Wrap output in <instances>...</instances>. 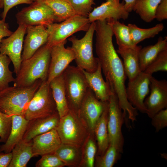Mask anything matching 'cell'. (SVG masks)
Listing matches in <instances>:
<instances>
[{"instance_id": "6da1fadb", "label": "cell", "mask_w": 167, "mask_h": 167, "mask_svg": "<svg viewBox=\"0 0 167 167\" xmlns=\"http://www.w3.org/2000/svg\"><path fill=\"white\" fill-rule=\"evenodd\" d=\"M95 32L97 58L106 81L110 85L112 91L117 95L125 117H128L129 119L134 122L138 113L127 99L125 85L127 76L123 63L113 44L112 30L109 24L102 23L96 25Z\"/></svg>"}, {"instance_id": "7a4b0ae2", "label": "cell", "mask_w": 167, "mask_h": 167, "mask_svg": "<svg viewBox=\"0 0 167 167\" xmlns=\"http://www.w3.org/2000/svg\"><path fill=\"white\" fill-rule=\"evenodd\" d=\"M51 48L45 44L31 57L22 61L14 86L26 87L31 86L38 79L42 82L47 81Z\"/></svg>"}, {"instance_id": "3957f363", "label": "cell", "mask_w": 167, "mask_h": 167, "mask_svg": "<svg viewBox=\"0 0 167 167\" xmlns=\"http://www.w3.org/2000/svg\"><path fill=\"white\" fill-rule=\"evenodd\" d=\"M42 82L38 79L29 86H9L0 91V111L10 116L24 117L31 101Z\"/></svg>"}, {"instance_id": "277c9868", "label": "cell", "mask_w": 167, "mask_h": 167, "mask_svg": "<svg viewBox=\"0 0 167 167\" xmlns=\"http://www.w3.org/2000/svg\"><path fill=\"white\" fill-rule=\"evenodd\" d=\"M56 130L62 143L80 147L91 134L78 112L70 110L60 118Z\"/></svg>"}, {"instance_id": "5b68a950", "label": "cell", "mask_w": 167, "mask_h": 167, "mask_svg": "<svg viewBox=\"0 0 167 167\" xmlns=\"http://www.w3.org/2000/svg\"><path fill=\"white\" fill-rule=\"evenodd\" d=\"M66 95L69 110L78 112L89 88L82 69L69 65L63 72Z\"/></svg>"}, {"instance_id": "8992f818", "label": "cell", "mask_w": 167, "mask_h": 167, "mask_svg": "<svg viewBox=\"0 0 167 167\" xmlns=\"http://www.w3.org/2000/svg\"><path fill=\"white\" fill-rule=\"evenodd\" d=\"M96 21L91 23L84 36L78 39L72 36L68 39L72 43L71 48L75 56L77 66L89 72L95 71L98 66L97 58L93 53V39L95 31Z\"/></svg>"}, {"instance_id": "52a82bcc", "label": "cell", "mask_w": 167, "mask_h": 167, "mask_svg": "<svg viewBox=\"0 0 167 167\" xmlns=\"http://www.w3.org/2000/svg\"><path fill=\"white\" fill-rule=\"evenodd\" d=\"M49 83L42 82L35 93L24 117L28 121L45 118L57 112Z\"/></svg>"}, {"instance_id": "ba28073f", "label": "cell", "mask_w": 167, "mask_h": 167, "mask_svg": "<svg viewBox=\"0 0 167 167\" xmlns=\"http://www.w3.org/2000/svg\"><path fill=\"white\" fill-rule=\"evenodd\" d=\"M90 24L88 17L78 15L61 23H54L47 27L48 37L46 44L51 47L66 41L67 38L76 32H87Z\"/></svg>"}, {"instance_id": "9c48e42d", "label": "cell", "mask_w": 167, "mask_h": 167, "mask_svg": "<svg viewBox=\"0 0 167 167\" xmlns=\"http://www.w3.org/2000/svg\"><path fill=\"white\" fill-rule=\"evenodd\" d=\"M15 16L19 25L26 27L42 25L47 28L56 22L53 10L44 0L34 2L28 6L23 8Z\"/></svg>"}, {"instance_id": "30bf717a", "label": "cell", "mask_w": 167, "mask_h": 167, "mask_svg": "<svg viewBox=\"0 0 167 167\" xmlns=\"http://www.w3.org/2000/svg\"><path fill=\"white\" fill-rule=\"evenodd\" d=\"M109 114L107 128L109 145L115 147L121 153L123 152L124 138L122 126L125 118L117 95L112 92L109 100Z\"/></svg>"}, {"instance_id": "8fae6325", "label": "cell", "mask_w": 167, "mask_h": 167, "mask_svg": "<svg viewBox=\"0 0 167 167\" xmlns=\"http://www.w3.org/2000/svg\"><path fill=\"white\" fill-rule=\"evenodd\" d=\"M109 101L97 99L89 88L78 111L80 116L86 122L90 133L94 135L96 125L103 112L108 105Z\"/></svg>"}, {"instance_id": "7c38bea8", "label": "cell", "mask_w": 167, "mask_h": 167, "mask_svg": "<svg viewBox=\"0 0 167 167\" xmlns=\"http://www.w3.org/2000/svg\"><path fill=\"white\" fill-rule=\"evenodd\" d=\"M152 75L141 72L131 80L129 81L126 88L127 99L130 104L137 110L146 113L144 101L149 92Z\"/></svg>"}, {"instance_id": "4fadbf2b", "label": "cell", "mask_w": 167, "mask_h": 167, "mask_svg": "<svg viewBox=\"0 0 167 167\" xmlns=\"http://www.w3.org/2000/svg\"><path fill=\"white\" fill-rule=\"evenodd\" d=\"M27 27L20 25L12 34L0 43V53L7 55L12 62L14 72L17 74L22 62L21 52Z\"/></svg>"}, {"instance_id": "5bb4252c", "label": "cell", "mask_w": 167, "mask_h": 167, "mask_svg": "<svg viewBox=\"0 0 167 167\" xmlns=\"http://www.w3.org/2000/svg\"><path fill=\"white\" fill-rule=\"evenodd\" d=\"M65 41L51 47L50 60L47 81L62 74L70 63L75 58V53L71 47H65Z\"/></svg>"}, {"instance_id": "9a60e30c", "label": "cell", "mask_w": 167, "mask_h": 167, "mask_svg": "<svg viewBox=\"0 0 167 167\" xmlns=\"http://www.w3.org/2000/svg\"><path fill=\"white\" fill-rule=\"evenodd\" d=\"M149 96L144 104L148 116L152 118L161 110L167 108V81L158 80L153 76L150 79Z\"/></svg>"}, {"instance_id": "2e32d148", "label": "cell", "mask_w": 167, "mask_h": 167, "mask_svg": "<svg viewBox=\"0 0 167 167\" xmlns=\"http://www.w3.org/2000/svg\"><path fill=\"white\" fill-rule=\"evenodd\" d=\"M120 0H107L95 8L88 16L90 23L110 19H127L129 13L125 9L124 1L120 2Z\"/></svg>"}, {"instance_id": "e0dca14e", "label": "cell", "mask_w": 167, "mask_h": 167, "mask_svg": "<svg viewBox=\"0 0 167 167\" xmlns=\"http://www.w3.org/2000/svg\"><path fill=\"white\" fill-rule=\"evenodd\" d=\"M27 35L24 40L22 61L31 57L48 41V33L47 28L42 25L27 27Z\"/></svg>"}, {"instance_id": "ac0fdd59", "label": "cell", "mask_w": 167, "mask_h": 167, "mask_svg": "<svg viewBox=\"0 0 167 167\" xmlns=\"http://www.w3.org/2000/svg\"><path fill=\"white\" fill-rule=\"evenodd\" d=\"M62 143L56 129L37 135L32 140L34 156L54 153Z\"/></svg>"}, {"instance_id": "d6986e66", "label": "cell", "mask_w": 167, "mask_h": 167, "mask_svg": "<svg viewBox=\"0 0 167 167\" xmlns=\"http://www.w3.org/2000/svg\"><path fill=\"white\" fill-rule=\"evenodd\" d=\"M60 118L58 112L49 116L37 118L29 121L23 140L30 141L35 136L56 129Z\"/></svg>"}, {"instance_id": "ffe728a7", "label": "cell", "mask_w": 167, "mask_h": 167, "mask_svg": "<svg viewBox=\"0 0 167 167\" xmlns=\"http://www.w3.org/2000/svg\"><path fill=\"white\" fill-rule=\"evenodd\" d=\"M82 71L89 88L93 91L96 97L102 101H108L112 91L109 84L103 78L98 61L97 68L95 71L89 72L83 69Z\"/></svg>"}, {"instance_id": "44dd1931", "label": "cell", "mask_w": 167, "mask_h": 167, "mask_svg": "<svg viewBox=\"0 0 167 167\" xmlns=\"http://www.w3.org/2000/svg\"><path fill=\"white\" fill-rule=\"evenodd\" d=\"M141 48V45L135 48L118 46L116 51L123 59L124 69L129 81L134 79L142 72L139 58V52Z\"/></svg>"}, {"instance_id": "7402d4cb", "label": "cell", "mask_w": 167, "mask_h": 167, "mask_svg": "<svg viewBox=\"0 0 167 167\" xmlns=\"http://www.w3.org/2000/svg\"><path fill=\"white\" fill-rule=\"evenodd\" d=\"M10 133L5 143L0 146V152H11L14 147L23 140L28 121L24 117L13 115Z\"/></svg>"}, {"instance_id": "603a6c76", "label": "cell", "mask_w": 167, "mask_h": 167, "mask_svg": "<svg viewBox=\"0 0 167 167\" xmlns=\"http://www.w3.org/2000/svg\"><path fill=\"white\" fill-rule=\"evenodd\" d=\"M49 83L57 110L61 118L66 114L70 110L66 97L63 72Z\"/></svg>"}, {"instance_id": "cb8c5ba5", "label": "cell", "mask_w": 167, "mask_h": 167, "mask_svg": "<svg viewBox=\"0 0 167 167\" xmlns=\"http://www.w3.org/2000/svg\"><path fill=\"white\" fill-rule=\"evenodd\" d=\"M167 49V36H160L154 45L141 48L139 53L140 69L144 71L161 51Z\"/></svg>"}, {"instance_id": "d4e9b609", "label": "cell", "mask_w": 167, "mask_h": 167, "mask_svg": "<svg viewBox=\"0 0 167 167\" xmlns=\"http://www.w3.org/2000/svg\"><path fill=\"white\" fill-rule=\"evenodd\" d=\"M109 104L96 125L94 134L97 142V155H102L109 145V138L107 128Z\"/></svg>"}, {"instance_id": "484cf974", "label": "cell", "mask_w": 167, "mask_h": 167, "mask_svg": "<svg viewBox=\"0 0 167 167\" xmlns=\"http://www.w3.org/2000/svg\"><path fill=\"white\" fill-rule=\"evenodd\" d=\"M54 153L64 163L65 166H80L81 147L62 143Z\"/></svg>"}, {"instance_id": "4316f807", "label": "cell", "mask_w": 167, "mask_h": 167, "mask_svg": "<svg viewBox=\"0 0 167 167\" xmlns=\"http://www.w3.org/2000/svg\"><path fill=\"white\" fill-rule=\"evenodd\" d=\"M32 140H23L17 144L11 152L12 157L8 167H26L30 160L34 156L32 150Z\"/></svg>"}, {"instance_id": "83f0119b", "label": "cell", "mask_w": 167, "mask_h": 167, "mask_svg": "<svg viewBox=\"0 0 167 167\" xmlns=\"http://www.w3.org/2000/svg\"><path fill=\"white\" fill-rule=\"evenodd\" d=\"M110 26L115 37L118 46H123L135 48L138 45H135L131 39L127 25L120 22L119 20L110 19L106 20Z\"/></svg>"}, {"instance_id": "f1b7e54d", "label": "cell", "mask_w": 167, "mask_h": 167, "mask_svg": "<svg viewBox=\"0 0 167 167\" xmlns=\"http://www.w3.org/2000/svg\"><path fill=\"white\" fill-rule=\"evenodd\" d=\"M44 1L53 10L56 22H62L77 15L69 0Z\"/></svg>"}, {"instance_id": "f546056e", "label": "cell", "mask_w": 167, "mask_h": 167, "mask_svg": "<svg viewBox=\"0 0 167 167\" xmlns=\"http://www.w3.org/2000/svg\"><path fill=\"white\" fill-rule=\"evenodd\" d=\"M127 26L132 41L135 45L145 39L153 37L162 31L164 28L162 23L148 28H140L134 24H129Z\"/></svg>"}, {"instance_id": "4dcf8cb0", "label": "cell", "mask_w": 167, "mask_h": 167, "mask_svg": "<svg viewBox=\"0 0 167 167\" xmlns=\"http://www.w3.org/2000/svg\"><path fill=\"white\" fill-rule=\"evenodd\" d=\"M162 0H136L133 11L144 21L150 23L155 19L156 9Z\"/></svg>"}, {"instance_id": "1f68e13d", "label": "cell", "mask_w": 167, "mask_h": 167, "mask_svg": "<svg viewBox=\"0 0 167 167\" xmlns=\"http://www.w3.org/2000/svg\"><path fill=\"white\" fill-rule=\"evenodd\" d=\"M95 135L90 134L82 148V160L80 167H93L97 152Z\"/></svg>"}, {"instance_id": "d6a6232c", "label": "cell", "mask_w": 167, "mask_h": 167, "mask_svg": "<svg viewBox=\"0 0 167 167\" xmlns=\"http://www.w3.org/2000/svg\"><path fill=\"white\" fill-rule=\"evenodd\" d=\"M121 154L115 147L109 145L102 155L96 156V166L97 167H112L120 158Z\"/></svg>"}, {"instance_id": "836d02e7", "label": "cell", "mask_w": 167, "mask_h": 167, "mask_svg": "<svg viewBox=\"0 0 167 167\" xmlns=\"http://www.w3.org/2000/svg\"><path fill=\"white\" fill-rule=\"evenodd\" d=\"M11 62L8 56L0 53V91L9 87L10 83L15 82L9 68Z\"/></svg>"}, {"instance_id": "e575fe53", "label": "cell", "mask_w": 167, "mask_h": 167, "mask_svg": "<svg viewBox=\"0 0 167 167\" xmlns=\"http://www.w3.org/2000/svg\"><path fill=\"white\" fill-rule=\"evenodd\" d=\"M167 71V49L161 51L143 72L152 75L158 71Z\"/></svg>"}, {"instance_id": "d590c367", "label": "cell", "mask_w": 167, "mask_h": 167, "mask_svg": "<svg viewBox=\"0 0 167 167\" xmlns=\"http://www.w3.org/2000/svg\"><path fill=\"white\" fill-rule=\"evenodd\" d=\"M77 15L88 17L92 11L93 0H69Z\"/></svg>"}, {"instance_id": "8d00e7d4", "label": "cell", "mask_w": 167, "mask_h": 167, "mask_svg": "<svg viewBox=\"0 0 167 167\" xmlns=\"http://www.w3.org/2000/svg\"><path fill=\"white\" fill-rule=\"evenodd\" d=\"M36 167H63L64 163L54 152L45 154L36 164Z\"/></svg>"}, {"instance_id": "74e56055", "label": "cell", "mask_w": 167, "mask_h": 167, "mask_svg": "<svg viewBox=\"0 0 167 167\" xmlns=\"http://www.w3.org/2000/svg\"><path fill=\"white\" fill-rule=\"evenodd\" d=\"M12 117L0 111V138L2 142L5 143L11 128Z\"/></svg>"}, {"instance_id": "f35d334b", "label": "cell", "mask_w": 167, "mask_h": 167, "mask_svg": "<svg viewBox=\"0 0 167 167\" xmlns=\"http://www.w3.org/2000/svg\"><path fill=\"white\" fill-rule=\"evenodd\" d=\"M151 124L156 132L167 126V108L162 109L152 118Z\"/></svg>"}, {"instance_id": "ab89813d", "label": "cell", "mask_w": 167, "mask_h": 167, "mask_svg": "<svg viewBox=\"0 0 167 167\" xmlns=\"http://www.w3.org/2000/svg\"><path fill=\"white\" fill-rule=\"evenodd\" d=\"M3 11L2 13V20L5 21L7 14L9 11L15 6L20 4H31L34 0H3Z\"/></svg>"}, {"instance_id": "60d3db41", "label": "cell", "mask_w": 167, "mask_h": 167, "mask_svg": "<svg viewBox=\"0 0 167 167\" xmlns=\"http://www.w3.org/2000/svg\"><path fill=\"white\" fill-rule=\"evenodd\" d=\"M155 19L160 22L167 19V0H162L155 13Z\"/></svg>"}, {"instance_id": "b9f144b4", "label": "cell", "mask_w": 167, "mask_h": 167, "mask_svg": "<svg viewBox=\"0 0 167 167\" xmlns=\"http://www.w3.org/2000/svg\"><path fill=\"white\" fill-rule=\"evenodd\" d=\"M13 33L9 29L8 23L0 19V43L4 37L9 36Z\"/></svg>"}, {"instance_id": "7bdbcfd3", "label": "cell", "mask_w": 167, "mask_h": 167, "mask_svg": "<svg viewBox=\"0 0 167 167\" xmlns=\"http://www.w3.org/2000/svg\"><path fill=\"white\" fill-rule=\"evenodd\" d=\"M12 157V152L9 153L0 152V167H8Z\"/></svg>"}, {"instance_id": "ee69618b", "label": "cell", "mask_w": 167, "mask_h": 167, "mask_svg": "<svg viewBox=\"0 0 167 167\" xmlns=\"http://www.w3.org/2000/svg\"><path fill=\"white\" fill-rule=\"evenodd\" d=\"M136 0H124V7L127 12L130 13L133 11V7Z\"/></svg>"}, {"instance_id": "f6af8a7d", "label": "cell", "mask_w": 167, "mask_h": 167, "mask_svg": "<svg viewBox=\"0 0 167 167\" xmlns=\"http://www.w3.org/2000/svg\"><path fill=\"white\" fill-rule=\"evenodd\" d=\"M4 3L3 0H0V11L1 8H3Z\"/></svg>"}, {"instance_id": "bcb514c9", "label": "cell", "mask_w": 167, "mask_h": 167, "mask_svg": "<svg viewBox=\"0 0 167 167\" xmlns=\"http://www.w3.org/2000/svg\"><path fill=\"white\" fill-rule=\"evenodd\" d=\"M2 141H1V138H0V143Z\"/></svg>"}, {"instance_id": "7dc6e473", "label": "cell", "mask_w": 167, "mask_h": 167, "mask_svg": "<svg viewBox=\"0 0 167 167\" xmlns=\"http://www.w3.org/2000/svg\"><path fill=\"white\" fill-rule=\"evenodd\" d=\"M38 0H34V1H38Z\"/></svg>"}, {"instance_id": "c3c4849f", "label": "cell", "mask_w": 167, "mask_h": 167, "mask_svg": "<svg viewBox=\"0 0 167 167\" xmlns=\"http://www.w3.org/2000/svg\"></svg>"}]
</instances>
